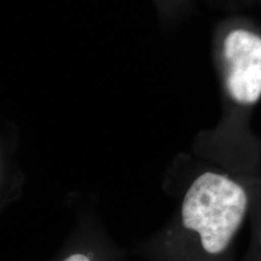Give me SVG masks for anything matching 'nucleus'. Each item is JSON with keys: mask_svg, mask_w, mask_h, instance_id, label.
Returning a JSON list of instances; mask_svg holds the SVG:
<instances>
[{"mask_svg": "<svg viewBox=\"0 0 261 261\" xmlns=\"http://www.w3.org/2000/svg\"><path fill=\"white\" fill-rule=\"evenodd\" d=\"M248 205V194L240 182L220 173L204 172L182 198V227L197 237L204 254L219 256L240 231Z\"/></svg>", "mask_w": 261, "mask_h": 261, "instance_id": "f257e3e1", "label": "nucleus"}, {"mask_svg": "<svg viewBox=\"0 0 261 261\" xmlns=\"http://www.w3.org/2000/svg\"><path fill=\"white\" fill-rule=\"evenodd\" d=\"M224 83L236 104L252 107L261 99V35L247 28H234L221 45Z\"/></svg>", "mask_w": 261, "mask_h": 261, "instance_id": "f03ea898", "label": "nucleus"}, {"mask_svg": "<svg viewBox=\"0 0 261 261\" xmlns=\"http://www.w3.org/2000/svg\"><path fill=\"white\" fill-rule=\"evenodd\" d=\"M64 261H91V260L86 255H84V254H73V255H70Z\"/></svg>", "mask_w": 261, "mask_h": 261, "instance_id": "7ed1b4c3", "label": "nucleus"}]
</instances>
